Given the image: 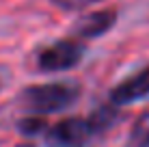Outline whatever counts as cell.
<instances>
[{
  "mask_svg": "<svg viewBox=\"0 0 149 147\" xmlns=\"http://www.w3.org/2000/svg\"><path fill=\"white\" fill-rule=\"evenodd\" d=\"M78 95L80 87L74 82H48L24 89L19 95V104L30 115H50L71 106Z\"/></svg>",
  "mask_w": 149,
  "mask_h": 147,
  "instance_id": "6da1fadb",
  "label": "cell"
},
{
  "mask_svg": "<svg viewBox=\"0 0 149 147\" xmlns=\"http://www.w3.org/2000/svg\"><path fill=\"white\" fill-rule=\"evenodd\" d=\"M97 134L93 121L89 117H71L54 123L52 128L45 130V141L52 147H80L89 143Z\"/></svg>",
  "mask_w": 149,
  "mask_h": 147,
  "instance_id": "7a4b0ae2",
  "label": "cell"
},
{
  "mask_svg": "<svg viewBox=\"0 0 149 147\" xmlns=\"http://www.w3.org/2000/svg\"><path fill=\"white\" fill-rule=\"evenodd\" d=\"M84 56V45L74 39H61L37 54V65L41 72H63V69H71L80 63Z\"/></svg>",
  "mask_w": 149,
  "mask_h": 147,
  "instance_id": "3957f363",
  "label": "cell"
},
{
  "mask_svg": "<svg viewBox=\"0 0 149 147\" xmlns=\"http://www.w3.org/2000/svg\"><path fill=\"white\" fill-rule=\"evenodd\" d=\"M117 22V11L112 9H104V11H93L78 17L71 26V33L80 39H95L100 35H106L115 26Z\"/></svg>",
  "mask_w": 149,
  "mask_h": 147,
  "instance_id": "277c9868",
  "label": "cell"
},
{
  "mask_svg": "<svg viewBox=\"0 0 149 147\" xmlns=\"http://www.w3.org/2000/svg\"><path fill=\"white\" fill-rule=\"evenodd\" d=\"M145 98H149V67L130 76L127 80H123L121 84H117L110 91V102L117 106L132 104V102H138V100H145Z\"/></svg>",
  "mask_w": 149,
  "mask_h": 147,
  "instance_id": "5b68a950",
  "label": "cell"
},
{
  "mask_svg": "<svg viewBox=\"0 0 149 147\" xmlns=\"http://www.w3.org/2000/svg\"><path fill=\"white\" fill-rule=\"evenodd\" d=\"M127 147H149V110L143 113L132 125V132L127 136Z\"/></svg>",
  "mask_w": 149,
  "mask_h": 147,
  "instance_id": "8992f818",
  "label": "cell"
},
{
  "mask_svg": "<svg viewBox=\"0 0 149 147\" xmlns=\"http://www.w3.org/2000/svg\"><path fill=\"white\" fill-rule=\"evenodd\" d=\"M89 119L93 121V125H95L97 134H100V132H104V130H108L110 125H115L117 121H119V110L110 108V106H104V108L95 110V113L91 115Z\"/></svg>",
  "mask_w": 149,
  "mask_h": 147,
  "instance_id": "52a82bcc",
  "label": "cell"
},
{
  "mask_svg": "<svg viewBox=\"0 0 149 147\" xmlns=\"http://www.w3.org/2000/svg\"><path fill=\"white\" fill-rule=\"evenodd\" d=\"M17 130H19V134H24V136H39V134H45L48 121L41 117V115H30V117H24L17 123Z\"/></svg>",
  "mask_w": 149,
  "mask_h": 147,
  "instance_id": "ba28073f",
  "label": "cell"
},
{
  "mask_svg": "<svg viewBox=\"0 0 149 147\" xmlns=\"http://www.w3.org/2000/svg\"><path fill=\"white\" fill-rule=\"evenodd\" d=\"M58 9H65V11H78V9H84L89 4H95L100 0H52Z\"/></svg>",
  "mask_w": 149,
  "mask_h": 147,
  "instance_id": "9c48e42d",
  "label": "cell"
},
{
  "mask_svg": "<svg viewBox=\"0 0 149 147\" xmlns=\"http://www.w3.org/2000/svg\"><path fill=\"white\" fill-rule=\"evenodd\" d=\"M17 147H33V145H17Z\"/></svg>",
  "mask_w": 149,
  "mask_h": 147,
  "instance_id": "30bf717a",
  "label": "cell"
}]
</instances>
